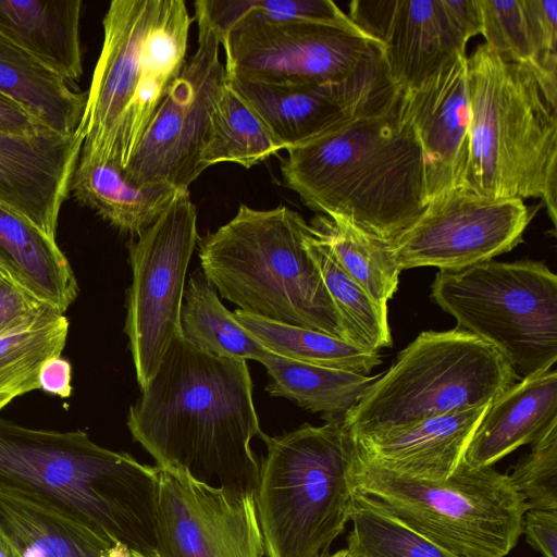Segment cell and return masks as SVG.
Instances as JSON below:
<instances>
[{"label":"cell","instance_id":"33","mask_svg":"<svg viewBox=\"0 0 557 557\" xmlns=\"http://www.w3.org/2000/svg\"><path fill=\"white\" fill-rule=\"evenodd\" d=\"M305 245L336 308L346 341L369 351L392 347L387 307L377 304L313 233Z\"/></svg>","mask_w":557,"mask_h":557},{"label":"cell","instance_id":"36","mask_svg":"<svg viewBox=\"0 0 557 557\" xmlns=\"http://www.w3.org/2000/svg\"><path fill=\"white\" fill-rule=\"evenodd\" d=\"M346 549L355 557H459L354 497Z\"/></svg>","mask_w":557,"mask_h":557},{"label":"cell","instance_id":"39","mask_svg":"<svg viewBox=\"0 0 557 557\" xmlns=\"http://www.w3.org/2000/svg\"><path fill=\"white\" fill-rule=\"evenodd\" d=\"M522 533L527 543L543 557H557V510H527Z\"/></svg>","mask_w":557,"mask_h":557},{"label":"cell","instance_id":"28","mask_svg":"<svg viewBox=\"0 0 557 557\" xmlns=\"http://www.w3.org/2000/svg\"><path fill=\"white\" fill-rule=\"evenodd\" d=\"M260 362L270 376L265 387L270 395L321 412L326 421L344 419L379 376L305 363L271 351Z\"/></svg>","mask_w":557,"mask_h":557},{"label":"cell","instance_id":"43","mask_svg":"<svg viewBox=\"0 0 557 557\" xmlns=\"http://www.w3.org/2000/svg\"><path fill=\"white\" fill-rule=\"evenodd\" d=\"M327 557H355L346 548L339 549Z\"/></svg>","mask_w":557,"mask_h":557},{"label":"cell","instance_id":"40","mask_svg":"<svg viewBox=\"0 0 557 557\" xmlns=\"http://www.w3.org/2000/svg\"><path fill=\"white\" fill-rule=\"evenodd\" d=\"M48 131L22 107L0 95V133L33 136Z\"/></svg>","mask_w":557,"mask_h":557},{"label":"cell","instance_id":"31","mask_svg":"<svg viewBox=\"0 0 557 557\" xmlns=\"http://www.w3.org/2000/svg\"><path fill=\"white\" fill-rule=\"evenodd\" d=\"M235 319L269 351L296 361L369 375L382 362L379 351L314 330L271 321L236 309Z\"/></svg>","mask_w":557,"mask_h":557},{"label":"cell","instance_id":"34","mask_svg":"<svg viewBox=\"0 0 557 557\" xmlns=\"http://www.w3.org/2000/svg\"><path fill=\"white\" fill-rule=\"evenodd\" d=\"M310 227L313 235L327 245L341 267L377 304L387 307L401 272L389 244L323 214L313 218Z\"/></svg>","mask_w":557,"mask_h":557},{"label":"cell","instance_id":"44","mask_svg":"<svg viewBox=\"0 0 557 557\" xmlns=\"http://www.w3.org/2000/svg\"><path fill=\"white\" fill-rule=\"evenodd\" d=\"M12 400H10L9 398L4 397V396H0V409H2L3 407H5L8 404H10Z\"/></svg>","mask_w":557,"mask_h":557},{"label":"cell","instance_id":"19","mask_svg":"<svg viewBox=\"0 0 557 557\" xmlns=\"http://www.w3.org/2000/svg\"><path fill=\"white\" fill-rule=\"evenodd\" d=\"M82 146L77 132L70 136L0 133V206L55 240L59 214L70 194Z\"/></svg>","mask_w":557,"mask_h":557},{"label":"cell","instance_id":"7","mask_svg":"<svg viewBox=\"0 0 557 557\" xmlns=\"http://www.w3.org/2000/svg\"><path fill=\"white\" fill-rule=\"evenodd\" d=\"M262 440L255 502L267 557H327L351 517L354 436L338 419Z\"/></svg>","mask_w":557,"mask_h":557},{"label":"cell","instance_id":"42","mask_svg":"<svg viewBox=\"0 0 557 557\" xmlns=\"http://www.w3.org/2000/svg\"><path fill=\"white\" fill-rule=\"evenodd\" d=\"M0 557H22L14 544L0 529Z\"/></svg>","mask_w":557,"mask_h":557},{"label":"cell","instance_id":"26","mask_svg":"<svg viewBox=\"0 0 557 557\" xmlns=\"http://www.w3.org/2000/svg\"><path fill=\"white\" fill-rule=\"evenodd\" d=\"M485 44L506 61L528 65L557 88V25L536 0H478Z\"/></svg>","mask_w":557,"mask_h":557},{"label":"cell","instance_id":"35","mask_svg":"<svg viewBox=\"0 0 557 557\" xmlns=\"http://www.w3.org/2000/svg\"><path fill=\"white\" fill-rule=\"evenodd\" d=\"M246 16L269 21H310L369 38L348 14L331 0H198L195 2L196 21L208 25L218 35L220 44L227 33Z\"/></svg>","mask_w":557,"mask_h":557},{"label":"cell","instance_id":"22","mask_svg":"<svg viewBox=\"0 0 557 557\" xmlns=\"http://www.w3.org/2000/svg\"><path fill=\"white\" fill-rule=\"evenodd\" d=\"M0 529L22 557H128L132 552L53 507L2 490Z\"/></svg>","mask_w":557,"mask_h":557},{"label":"cell","instance_id":"10","mask_svg":"<svg viewBox=\"0 0 557 557\" xmlns=\"http://www.w3.org/2000/svg\"><path fill=\"white\" fill-rule=\"evenodd\" d=\"M431 299L492 345L520 380L557 361V276L541 261L438 271Z\"/></svg>","mask_w":557,"mask_h":557},{"label":"cell","instance_id":"2","mask_svg":"<svg viewBox=\"0 0 557 557\" xmlns=\"http://www.w3.org/2000/svg\"><path fill=\"white\" fill-rule=\"evenodd\" d=\"M286 151L284 185L307 207L388 244L426 207L421 147L403 91L387 108Z\"/></svg>","mask_w":557,"mask_h":557},{"label":"cell","instance_id":"1","mask_svg":"<svg viewBox=\"0 0 557 557\" xmlns=\"http://www.w3.org/2000/svg\"><path fill=\"white\" fill-rule=\"evenodd\" d=\"M127 426L158 468L215 482L232 495L255 496L260 463L250 442L265 434L246 360L214 356L183 336L175 338L129 408Z\"/></svg>","mask_w":557,"mask_h":557},{"label":"cell","instance_id":"5","mask_svg":"<svg viewBox=\"0 0 557 557\" xmlns=\"http://www.w3.org/2000/svg\"><path fill=\"white\" fill-rule=\"evenodd\" d=\"M469 159L463 184L490 199L541 198L557 222V95L485 42L467 57Z\"/></svg>","mask_w":557,"mask_h":557},{"label":"cell","instance_id":"9","mask_svg":"<svg viewBox=\"0 0 557 557\" xmlns=\"http://www.w3.org/2000/svg\"><path fill=\"white\" fill-rule=\"evenodd\" d=\"M519 379L488 343L456 327L422 332L344 417L354 438L491 404Z\"/></svg>","mask_w":557,"mask_h":557},{"label":"cell","instance_id":"21","mask_svg":"<svg viewBox=\"0 0 557 557\" xmlns=\"http://www.w3.org/2000/svg\"><path fill=\"white\" fill-rule=\"evenodd\" d=\"M557 424V372L545 369L521 379L487 407L463 460L492 467L525 444H533Z\"/></svg>","mask_w":557,"mask_h":557},{"label":"cell","instance_id":"8","mask_svg":"<svg viewBox=\"0 0 557 557\" xmlns=\"http://www.w3.org/2000/svg\"><path fill=\"white\" fill-rule=\"evenodd\" d=\"M354 497L459 557H505L522 534L524 503L507 474L465 460L445 480L410 478L357 448L349 472Z\"/></svg>","mask_w":557,"mask_h":557},{"label":"cell","instance_id":"13","mask_svg":"<svg viewBox=\"0 0 557 557\" xmlns=\"http://www.w3.org/2000/svg\"><path fill=\"white\" fill-rule=\"evenodd\" d=\"M198 47L166 90L125 176L135 184L165 183L181 189L200 175L197 159L211 111L227 85L218 35L197 21Z\"/></svg>","mask_w":557,"mask_h":557},{"label":"cell","instance_id":"17","mask_svg":"<svg viewBox=\"0 0 557 557\" xmlns=\"http://www.w3.org/2000/svg\"><path fill=\"white\" fill-rule=\"evenodd\" d=\"M159 469V557H264L255 496L232 495L186 473Z\"/></svg>","mask_w":557,"mask_h":557},{"label":"cell","instance_id":"41","mask_svg":"<svg viewBox=\"0 0 557 557\" xmlns=\"http://www.w3.org/2000/svg\"><path fill=\"white\" fill-rule=\"evenodd\" d=\"M39 389L59 396L70 397L72 394V367L61 356L48 359L39 372Z\"/></svg>","mask_w":557,"mask_h":557},{"label":"cell","instance_id":"6","mask_svg":"<svg viewBox=\"0 0 557 557\" xmlns=\"http://www.w3.org/2000/svg\"><path fill=\"white\" fill-rule=\"evenodd\" d=\"M311 234L310 224L284 205L253 209L243 203L227 223L199 240L201 270L243 311L346 341L305 245Z\"/></svg>","mask_w":557,"mask_h":557},{"label":"cell","instance_id":"32","mask_svg":"<svg viewBox=\"0 0 557 557\" xmlns=\"http://www.w3.org/2000/svg\"><path fill=\"white\" fill-rule=\"evenodd\" d=\"M69 320L48 307L0 335V396L10 400L39 389V372L50 358L61 356Z\"/></svg>","mask_w":557,"mask_h":557},{"label":"cell","instance_id":"20","mask_svg":"<svg viewBox=\"0 0 557 557\" xmlns=\"http://www.w3.org/2000/svg\"><path fill=\"white\" fill-rule=\"evenodd\" d=\"M488 405L450 411L355 442L364 457L391 471L421 480H445L463 460Z\"/></svg>","mask_w":557,"mask_h":557},{"label":"cell","instance_id":"3","mask_svg":"<svg viewBox=\"0 0 557 557\" xmlns=\"http://www.w3.org/2000/svg\"><path fill=\"white\" fill-rule=\"evenodd\" d=\"M158 467L99 446L84 431L0 418V490L38 500L144 557L157 553Z\"/></svg>","mask_w":557,"mask_h":557},{"label":"cell","instance_id":"27","mask_svg":"<svg viewBox=\"0 0 557 557\" xmlns=\"http://www.w3.org/2000/svg\"><path fill=\"white\" fill-rule=\"evenodd\" d=\"M0 95L22 107L48 131L77 132L87 100L33 55L0 35Z\"/></svg>","mask_w":557,"mask_h":557},{"label":"cell","instance_id":"12","mask_svg":"<svg viewBox=\"0 0 557 557\" xmlns=\"http://www.w3.org/2000/svg\"><path fill=\"white\" fill-rule=\"evenodd\" d=\"M379 44L310 21L242 18L225 36L227 77L274 85L341 82Z\"/></svg>","mask_w":557,"mask_h":557},{"label":"cell","instance_id":"38","mask_svg":"<svg viewBox=\"0 0 557 557\" xmlns=\"http://www.w3.org/2000/svg\"><path fill=\"white\" fill-rule=\"evenodd\" d=\"M48 307L0 271V335Z\"/></svg>","mask_w":557,"mask_h":557},{"label":"cell","instance_id":"14","mask_svg":"<svg viewBox=\"0 0 557 557\" xmlns=\"http://www.w3.org/2000/svg\"><path fill=\"white\" fill-rule=\"evenodd\" d=\"M531 219L521 199H490L456 188L428 202L389 247L401 271L421 267L458 271L513 249Z\"/></svg>","mask_w":557,"mask_h":557},{"label":"cell","instance_id":"45","mask_svg":"<svg viewBox=\"0 0 557 557\" xmlns=\"http://www.w3.org/2000/svg\"><path fill=\"white\" fill-rule=\"evenodd\" d=\"M129 557H144V556L132 550L131 554H129Z\"/></svg>","mask_w":557,"mask_h":557},{"label":"cell","instance_id":"37","mask_svg":"<svg viewBox=\"0 0 557 557\" xmlns=\"http://www.w3.org/2000/svg\"><path fill=\"white\" fill-rule=\"evenodd\" d=\"M506 474L527 510H557V424L531 444Z\"/></svg>","mask_w":557,"mask_h":557},{"label":"cell","instance_id":"24","mask_svg":"<svg viewBox=\"0 0 557 557\" xmlns=\"http://www.w3.org/2000/svg\"><path fill=\"white\" fill-rule=\"evenodd\" d=\"M0 271L61 313L65 312L78 294L72 267L55 240L2 206Z\"/></svg>","mask_w":557,"mask_h":557},{"label":"cell","instance_id":"23","mask_svg":"<svg viewBox=\"0 0 557 557\" xmlns=\"http://www.w3.org/2000/svg\"><path fill=\"white\" fill-rule=\"evenodd\" d=\"M81 0H0V35L66 82L83 75Z\"/></svg>","mask_w":557,"mask_h":557},{"label":"cell","instance_id":"15","mask_svg":"<svg viewBox=\"0 0 557 557\" xmlns=\"http://www.w3.org/2000/svg\"><path fill=\"white\" fill-rule=\"evenodd\" d=\"M349 18L382 47L393 83L416 88L481 35L478 0H354Z\"/></svg>","mask_w":557,"mask_h":557},{"label":"cell","instance_id":"11","mask_svg":"<svg viewBox=\"0 0 557 557\" xmlns=\"http://www.w3.org/2000/svg\"><path fill=\"white\" fill-rule=\"evenodd\" d=\"M197 242V210L185 189L137 240L127 245L133 280L127 290L124 331L141 391L156 374L170 344L183 336L181 307Z\"/></svg>","mask_w":557,"mask_h":557},{"label":"cell","instance_id":"30","mask_svg":"<svg viewBox=\"0 0 557 557\" xmlns=\"http://www.w3.org/2000/svg\"><path fill=\"white\" fill-rule=\"evenodd\" d=\"M216 292L201 269L190 274L180 314L183 337L214 356L260 362L270 351L239 324Z\"/></svg>","mask_w":557,"mask_h":557},{"label":"cell","instance_id":"18","mask_svg":"<svg viewBox=\"0 0 557 557\" xmlns=\"http://www.w3.org/2000/svg\"><path fill=\"white\" fill-rule=\"evenodd\" d=\"M403 96L421 147L428 203L463 184L470 122L467 55Z\"/></svg>","mask_w":557,"mask_h":557},{"label":"cell","instance_id":"29","mask_svg":"<svg viewBox=\"0 0 557 557\" xmlns=\"http://www.w3.org/2000/svg\"><path fill=\"white\" fill-rule=\"evenodd\" d=\"M281 150L286 147L227 82L210 114L197 159L199 174L222 162L250 169Z\"/></svg>","mask_w":557,"mask_h":557},{"label":"cell","instance_id":"16","mask_svg":"<svg viewBox=\"0 0 557 557\" xmlns=\"http://www.w3.org/2000/svg\"><path fill=\"white\" fill-rule=\"evenodd\" d=\"M227 82L286 150L387 108L403 91L388 75L380 44L341 82L274 85L234 77Z\"/></svg>","mask_w":557,"mask_h":557},{"label":"cell","instance_id":"4","mask_svg":"<svg viewBox=\"0 0 557 557\" xmlns=\"http://www.w3.org/2000/svg\"><path fill=\"white\" fill-rule=\"evenodd\" d=\"M183 0H113L77 133L79 158L125 171L186 59Z\"/></svg>","mask_w":557,"mask_h":557},{"label":"cell","instance_id":"25","mask_svg":"<svg viewBox=\"0 0 557 557\" xmlns=\"http://www.w3.org/2000/svg\"><path fill=\"white\" fill-rule=\"evenodd\" d=\"M185 189L165 183L135 184L120 169L78 158L70 193L121 233L139 236Z\"/></svg>","mask_w":557,"mask_h":557}]
</instances>
